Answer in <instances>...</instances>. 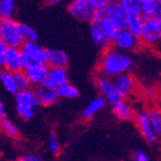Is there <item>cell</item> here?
Listing matches in <instances>:
<instances>
[{"label":"cell","instance_id":"cell-1","mask_svg":"<svg viewBox=\"0 0 161 161\" xmlns=\"http://www.w3.org/2000/svg\"><path fill=\"white\" fill-rule=\"evenodd\" d=\"M134 66V59L131 55L123 53L111 47L102 52L97 64V75L115 79L124 73H128Z\"/></svg>","mask_w":161,"mask_h":161},{"label":"cell","instance_id":"cell-2","mask_svg":"<svg viewBox=\"0 0 161 161\" xmlns=\"http://www.w3.org/2000/svg\"><path fill=\"white\" fill-rule=\"evenodd\" d=\"M39 108L40 103L31 88L18 91L15 95V109L18 116L23 120H31Z\"/></svg>","mask_w":161,"mask_h":161},{"label":"cell","instance_id":"cell-3","mask_svg":"<svg viewBox=\"0 0 161 161\" xmlns=\"http://www.w3.org/2000/svg\"><path fill=\"white\" fill-rule=\"evenodd\" d=\"M0 40L8 47L20 48L24 44L21 23L13 18L0 20Z\"/></svg>","mask_w":161,"mask_h":161},{"label":"cell","instance_id":"cell-4","mask_svg":"<svg viewBox=\"0 0 161 161\" xmlns=\"http://www.w3.org/2000/svg\"><path fill=\"white\" fill-rule=\"evenodd\" d=\"M69 14L81 23H91L98 15L92 0H69L67 4Z\"/></svg>","mask_w":161,"mask_h":161},{"label":"cell","instance_id":"cell-5","mask_svg":"<svg viewBox=\"0 0 161 161\" xmlns=\"http://www.w3.org/2000/svg\"><path fill=\"white\" fill-rule=\"evenodd\" d=\"M22 57V68H26L33 64H46L47 50L40 46L38 43H24L20 47Z\"/></svg>","mask_w":161,"mask_h":161},{"label":"cell","instance_id":"cell-6","mask_svg":"<svg viewBox=\"0 0 161 161\" xmlns=\"http://www.w3.org/2000/svg\"><path fill=\"white\" fill-rule=\"evenodd\" d=\"M139 41L142 46L148 47L161 44V18L153 17L144 21Z\"/></svg>","mask_w":161,"mask_h":161},{"label":"cell","instance_id":"cell-7","mask_svg":"<svg viewBox=\"0 0 161 161\" xmlns=\"http://www.w3.org/2000/svg\"><path fill=\"white\" fill-rule=\"evenodd\" d=\"M95 86L100 94L99 96H101L110 106H113V105L123 100L122 96L119 93L115 85L114 79L104 77L101 75H96Z\"/></svg>","mask_w":161,"mask_h":161},{"label":"cell","instance_id":"cell-8","mask_svg":"<svg viewBox=\"0 0 161 161\" xmlns=\"http://www.w3.org/2000/svg\"><path fill=\"white\" fill-rule=\"evenodd\" d=\"M134 120L136 124V127L141 132L142 137L145 139L146 142L150 144H154L157 142L158 136L155 134L154 130L152 128V125L150 123L148 110L142 109L137 113L135 114Z\"/></svg>","mask_w":161,"mask_h":161},{"label":"cell","instance_id":"cell-9","mask_svg":"<svg viewBox=\"0 0 161 161\" xmlns=\"http://www.w3.org/2000/svg\"><path fill=\"white\" fill-rule=\"evenodd\" d=\"M103 15L111 21L119 30H125L127 28V13L120 1H111L103 10Z\"/></svg>","mask_w":161,"mask_h":161},{"label":"cell","instance_id":"cell-10","mask_svg":"<svg viewBox=\"0 0 161 161\" xmlns=\"http://www.w3.org/2000/svg\"><path fill=\"white\" fill-rule=\"evenodd\" d=\"M117 50L121 51L123 53H132L137 51L142 47L141 41L138 38L134 36L131 33H130L127 29L122 30L119 33L118 37L114 41L113 46Z\"/></svg>","mask_w":161,"mask_h":161},{"label":"cell","instance_id":"cell-11","mask_svg":"<svg viewBox=\"0 0 161 161\" xmlns=\"http://www.w3.org/2000/svg\"><path fill=\"white\" fill-rule=\"evenodd\" d=\"M50 68L47 64H33L23 70L29 79L30 84L35 87L43 85L46 83Z\"/></svg>","mask_w":161,"mask_h":161},{"label":"cell","instance_id":"cell-12","mask_svg":"<svg viewBox=\"0 0 161 161\" xmlns=\"http://www.w3.org/2000/svg\"><path fill=\"white\" fill-rule=\"evenodd\" d=\"M114 82L123 99L131 96L136 89V80L130 72L118 76L114 79Z\"/></svg>","mask_w":161,"mask_h":161},{"label":"cell","instance_id":"cell-13","mask_svg":"<svg viewBox=\"0 0 161 161\" xmlns=\"http://www.w3.org/2000/svg\"><path fill=\"white\" fill-rule=\"evenodd\" d=\"M90 37L95 47L100 48L102 52L108 50L113 46V44L111 43L110 40L102 31L99 24V20H98L97 17L90 23Z\"/></svg>","mask_w":161,"mask_h":161},{"label":"cell","instance_id":"cell-14","mask_svg":"<svg viewBox=\"0 0 161 161\" xmlns=\"http://www.w3.org/2000/svg\"><path fill=\"white\" fill-rule=\"evenodd\" d=\"M34 92L36 94V97L40 103V106L50 107L58 101L57 91L51 88L50 86H47V84H43V85L35 87Z\"/></svg>","mask_w":161,"mask_h":161},{"label":"cell","instance_id":"cell-15","mask_svg":"<svg viewBox=\"0 0 161 161\" xmlns=\"http://www.w3.org/2000/svg\"><path fill=\"white\" fill-rule=\"evenodd\" d=\"M3 69L11 73L23 71L22 68V57H21L20 48L8 47L2 66Z\"/></svg>","mask_w":161,"mask_h":161},{"label":"cell","instance_id":"cell-16","mask_svg":"<svg viewBox=\"0 0 161 161\" xmlns=\"http://www.w3.org/2000/svg\"><path fill=\"white\" fill-rule=\"evenodd\" d=\"M46 64L48 66V68L66 69L68 65V57L64 51L51 48V50H47Z\"/></svg>","mask_w":161,"mask_h":161},{"label":"cell","instance_id":"cell-17","mask_svg":"<svg viewBox=\"0 0 161 161\" xmlns=\"http://www.w3.org/2000/svg\"><path fill=\"white\" fill-rule=\"evenodd\" d=\"M111 109L114 116L118 120H120L122 122H129V121L134 120V118H135L136 113L134 109H132L131 105L125 99L113 105V106H111Z\"/></svg>","mask_w":161,"mask_h":161},{"label":"cell","instance_id":"cell-18","mask_svg":"<svg viewBox=\"0 0 161 161\" xmlns=\"http://www.w3.org/2000/svg\"><path fill=\"white\" fill-rule=\"evenodd\" d=\"M66 83H68V75L66 72V69L50 68L47 79L45 84H47L51 88L57 90Z\"/></svg>","mask_w":161,"mask_h":161},{"label":"cell","instance_id":"cell-19","mask_svg":"<svg viewBox=\"0 0 161 161\" xmlns=\"http://www.w3.org/2000/svg\"><path fill=\"white\" fill-rule=\"evenodd\" d=\"M106 101L101 96H97L91 100L82 110L81 117L84 121H90L106 107Z\"/></svg>","mask_w":161,"mask_h":161},{"label":"cell","instance_id":"cell-20","mask_svg":"<svg viewBox=\"0 0 161 161\" xmlns=\"http://www.w3.org/2000/svg\"><path fill=\"white\" fill-rule=\"evenodd\" d=\"M96 17L99 20V24L102 31L106 35V37L110 40L111 43L113 44L116 38L118 37L119 33H120V30L111 21H109L106 17H104L103 13H99Z\"/></svg>","mask_w":161,"mask_h":161},{"label":"cell","instance_id":"cell-21","mask_svg":"<svg viewBox=\"0 0 161 161\" xmlns=\"http://www.w3.org/2000/svg\"><path fill=\"white\" fill-rule=\"evenodd\" d=\"M144 20L139 14H127V29L130 33L139 39Z\"/></svg>","mask_w":161,"mask_h":161},{"label":"cell","instance_id":"cell-22","mask_svg":"<svg viewBox=\"0 0 161 161\" xmlns=\"http://www.w3.org/2000/svg\"><path fill=\"white\" fill-rule=\"evenodd\" d=\"M0 83L2 84L3 88L9 94L15 96L18 93L19 90L17 87L15 77H14V73H11L1 68V70H0Z\"/></svg>","mask_w":161,"mask_h":161},{"label":"cell","instance_id":"cell-23","mask_svg":"<svg viewBox=\"0 0 161 161\" xmlns=\"http://www.w3.org/2000/svg\"><path fill=\"white\" fill-rule=\"evenodd\" d=\"M0 131L13 139H17L20 136L19 129L5 116L0 117Z\"/></svg>","mask_w":161,"mask_h":161},{"label":"cell","instance_id":"cell-24","mask_svg":"<svg viewBox=\"0 0 161 161\" xmlns=\"http://www.w3.org/2000/svg\"><path fill=\"white\" fill-rule=\"evenodd\" d=\"M58 99H65V100H74L79 96V90L77 87L72 85L71 83H66L64 86L59 87L55 90Z\"/></svg>","mask_w":161,"mask_h":161},{"label":"cell","instance_id":"cell-25","mask_svg":"<svg viewBox=\"0 0 161 161\" xmlns=\"http://www.w3.org/2000/svg\"><path fill=\"white\" fill-rule=\"evenodd\" d=\"M17 0H0V20L13 18Z\"/></svg>","mask_w":161,"mask_h":161},{"label":"cell","instance_id":"cell-26","mask_svg":"<svg viewBox=\"0 0 161 161\" xmlns=\"http://www.w3.org/2000/svg\"><path fill=\"white\" fill-rule=\"evenodd\" d=\"M150 123L157 136H161V109L153 107L148 110Z\"/></svg>","mask_w":161,"mask_h":161},{"label":"cell","instance_id":"cell-27","mask_svg":"<svg viewBox=\"0 0 161 161\" xmlns=\"http://www.w3.org/2000/svg\"><path fill=\"white\" fill-rule=\"evenodd\" d=\"M21 33H22L24 43H38L39 35L33 27L21 23Z\"/></svg>","mask_w":161,"mask_h":161},{"label":"cell","instance_id":"cell-28","mask_svg":"<svg viewBox=\"0 0 161 161\" xmlns=\"http://www.w3.org/2000/svg\"><path fill=\"white\" fill-rule=\"evenodd\" d=\"M127 14H139L143 0H119Z\"/></svg>","mask_w":161,"mask_h":161},{"label":"cell","instance_id":"cell-29","mask_svg":"<svg viewBox=\"0 0 161 161\" xmlns=\"http://www.w3.org/2000/svg\"><path fill=\"white\" fill-rule=\"evenodd\" d=\"M14 77H15L16 84H17V87H18L19 91L30 89V87H31L30 81H29V79L27 78V76H26L24 71H20V72L14 73Z\"/></svg>","mask_w":161,"mask_h":161},{"label":"cell","instance_id":"cell-30","mask_svg":"<svg viewBox=\"0 0 161 161\" xmlns=\"http://www.w3.org/2000/svg\"><path fill=\"white\" fill-rule=\"evenodd\" d=\"M47 144H48V148H50V150L53 154H54V155L59 154V152L61 150V146H60V143L58 142V138L54 132H52V134L50 135V136H48Z\"/></svg>","mask_w":161,"mask_h":161},{"label":"cell","instance_id":"cell-31","mask_svg":"<svg viewBox=\"0 0 161 161\" xmlns=\"http://www.w3.org/2000/svg\"><path fill=\"white\" fill-rule=\"evenodd\" d=\"M92 2L98 13H102L106 6L111 2V0H92Z\"/></svg>","mask_w":161,"mask_h":161},{"label":"cell","instance_id":"cell-32","mask_svg":"<svg viewBox=\"0 0 161 161\" xmlns=\"http://www.w3.org/2000/svg\"><path fill=\"white\" fill-rule=\"evenodd\" d=\"M132 161H149V158L143 150L136 149L134 154V159H132Z\"/></svg>","mask_w":161,"mask_h":161},{"label":"cell","instance_id":"cell-33","mask_svg":"<svg viewBox=\"0 0 161 161\" xmlns=\"http://www.w3.org/2000/svg\"><path fill=\"white\" fill-rule=\"evenodd\" d=\"M7 50H8V47H7L1 40H0V66L1 67L3 66V64H4V59L6 57Z\"/></svg>","mask_w":161,"mask_h":161},{"label":"cell","instance_id":"cell-34","mask_svg":"<svg viewBox=\"0 0 161 161\" xmlns=\"http://www.w3.org/2000/svg\"><path fill=\"white\" fill-rule=\"evenodd\" d=\"M155 3V17L161 18V0H154Z\"/></svg>","mask_w":161,"mask_h":161},{"label":"cell","instance_id":"cell-35","mask_svg":"<svg viewBox=\"0 0 161 161\" xmlns=\"http://www.w3.org/2000/svg\"><path fill=\"white\" fill-rule=\"evenodd\" d=\"M25 157L27 158L28 161H43L38 155H36V154H32V153H31V154H27Z\"/></svg>","mask_w":161,"mask_h":161},{"label":"cell","instance_id":"cell-36","mask_svg":"<svg viewBox=\"0 0 161 161\" xmlns=\"http://www.w3.org/2000/svg\"><path fill=\"white\" fill-rule=\"evenodd\" d=\"M64 1H65V0H45L46 4H47V5H57V4L64 2Z\"/></svg>","mask_w":161,"mask_h":161},{"label":"cell","instance_id":"cell-37","mask_svg":"<svg viewBox=\"0 0 161 161\" xmlns=\"http://www.w3.org/2000/svg\"><path fill=\"white\" fill-rule=\"evenodd\" d=\"M2 116H5V111H4L3 102L1 100V98H0V117H2Z\"/></svg>","mask_w":161,"mask_h":161},{"label":"cell","instance_id":"cell-38","mask_svg":"<svg viewBox=\"0 0 161 161\" xmlns=\"http://www.w3.org/2000/svg\"><path fill=\"white\" fill-rule=\"evenodd\" d=\"M11 161H28V160L24 156V157H18V158H15V159H12Z\"/></svg>","mask_w":161,"mask_h":161},{"label":"cell","instance_id":"cell-39","mask_svg":"<svg viewBox=\"0 0 161 161\" xmlns=\"http://www.w3.org/2000/svg\"><path fill=\"white\" fill-rule=\"evenodd\" d=\"M111 1H119V0H111Z\"/></svg>","mask_w":161,"mask_h":161},{"label":"cell","instance_id":"cell-40","mask_svg":"<svg viewBox=\"0 0 161 161\" xmlns=\"http://www.w3.org/2000/svg\"><path fill=\"white\" fill-rule=\"evenodd\" d=\"M160 103H161V95H160Z\"/></svg>","mask_w":161,"mask_h":161},{"label":"cell","instance_id":"cell-41","mask_svg":"<svg viewBox=\"0 0 161 161\" xmlns=\"http://www.w3.org/2000/svg\"><path fill=\"white\" fill-rule=\"evenodd\" d=\"M1 68H2V67H1V66H0V70H1Z\"/></svg>","mask_w":161,"mask_h":161}]
</instances>
